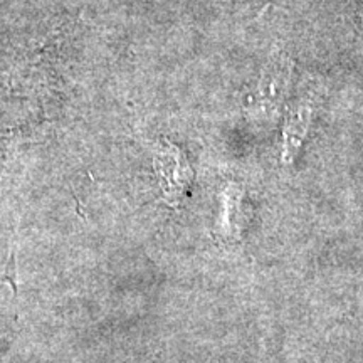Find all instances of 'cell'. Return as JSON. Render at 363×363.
Here are the masks:
<instances>
[{
    "instance_id": "cell-1",
    "label": "cell",
    "mask_w": 363,
    "mask_h": 363,
    "mask_svg": "<svg viewBox=\"0 0 363 363\" xmlns=\"http://www.w3.org/2000/svg\"><path fill=\"white\" fill-rule=\"evenodd\" d=\"M155 169L160 177L165 197L172 202L180 201L192 180V172L179 147L163 142L155 157Z\"/></svg>"
},
{
    "instance_id": "cell-3",
    "label": "cell",
    "mask_w": 363,
    "mask_h": 363,
    "mask_svg": "<svg viewBox=\"0 0 363 363\" xmlns=\"http://www.w3.org/2000/svg\"><path fill=\"white\" fill-rule=\"evenodd\" d=\"M313 110H315V103L310 94L296 99L288 106L284 123V138L288 148H293V145H298L303 140L311 123Z\"/></svg>"
},
{
    "instance_id": "cell-4",
    "label": "cell",
    "mask_w": 363,
    "mask_h": 363,
    "mask_svg": "<svg viewBox=\"0 0 363 363\" xmlns=\"http://www.w3.org/2000/svg\"><path fill=\"white\" fill-rule=\"evenodd\" d=\"M16 274H17V269H16V254L12 252L11 256H9V261H7L6 267H4V272H2V274H0V279L7 281V283L12 286L13 294H17V278H16Z\"/></svg>"
},
{
    "instance_id": "cell-2",
    "label": "cell",
    "mask_w": 363,
    "mask_h": 363,
    "mask_svg": "<svg viewBox=\"0 0 363 363\" xmlns=\"http://www.w3.org/2000/svg\"><path fill=\"white\" fill-rule=\"evenodd\" d=\"M291 74L293 65L284 54H278L266 65L261 76V96L269 108H279L278 104L288 98Z\"/></svg>"
}]
</instances>
